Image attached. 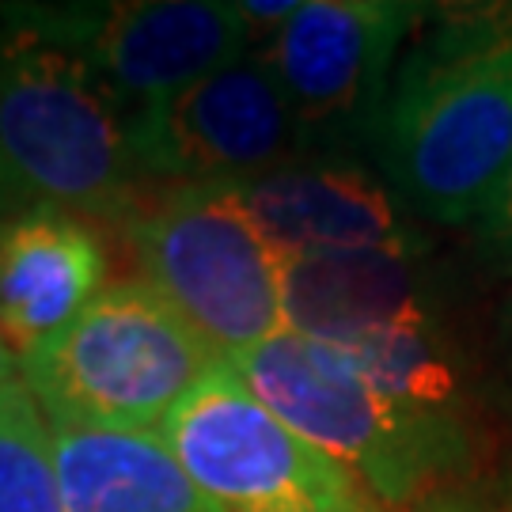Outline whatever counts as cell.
Segmentation results:
<instances>
[{
	"mask_svg": "<svg viewBox=\"0 0 512 512\" xmlns=\"http://www.w3.org/2000/svg\"><path fill=\"white\" fill-rule=\"evenodd\" d=\"M421 251L425 243L285 255V330L330 349H353L384 330L437 323L418 270Z\"/></svg>",
	"mask_w": 512,
	"mask_h": 512,
	"instance_id": "12",
	"label": "cell"
},
{
	"mask_svg": "<svg viewBox=\"0 0 512 512\" xmlns=\"http://www.w3.org/2000/svg\"><path fill=\"white\" fill-rule=\"evenodd\" d=\"M0 512H65L54 429L23 384L0 391Z\"/></svg>",
	"mask_w": 512,
	"mask_h": 512,
	"instance_id": "15",
	"label": "cell"
},
{
	"mask_svg": "<svg viewBox=\"0 0 512 512\" xmlns=\"http://www.w3.org/2000/svg\"><path fill=\"white\" fill-rule=\"evenodd\" d=\"M145 179L164 186L243 183L308 156L289 99L262 54H243L129 122Z\"/></svg>",
	"mask_w": 512,
	"mask_h": 512,
	"instance_id": "9",
	"label": "cell"
},
{
	"mask_svg": "<svg viewBox=\"0 0 512 512\" xmlns=\"http://www.w3.org/2000/svg\"><path fill=\"white\" fill-rule=\"evenodd\" d=\"M141 198L122 110L73 54L0 19V217L50 205L126 224Z\"/></svg>",
	"mask_w": 512,
	"mask_h": 512,
	"instance_id": "2",
	"label": "cell"
},
{
	"mask_svg": "<svg viewBox=\"0 0 512 512\" xmlns=\"http://www.w3.org/2000/svg\"><path fill=\"white\" fill-rule=\"evenodd\" d=\"M12 384H23V372H19V357L0 334V391H8Z\"/></svg>",
	"mask_w": 512,
	"mask_h": 512,
	"instance_id": "17",
	"label": "cell"
},
{
	"mask_svg": "<svg viewBox=\"0 0 512 512\" xmlns=\"http://www.w3.org/2000/svg\"><path fill=\"white\" fill-rule=\"evenodd\" d=\"M65 512H220L160 437L54 429Z\"/></svg>",
	"mask_w": 512,
	"mask_h": 512,
	"instance_id": "13",
	"label": "cell"
},
{
	"mask_svg": "<svg viewBox=\"0 0 512 512\" xmlns=\"http://www.w3.org/2000/svg\"><path fill=\"white\" fill-rule=\"evenodd\" d=\"M368 152L410 217L478 224L512 164V8L433 19L395 69Z\"/></svg>",
	"mask_w": 512,
	"mask_h": 512,
	"instance_id": "1",
	"label": "cell"
},
{
	"mask_svg": "<svg viewBox=\"0 0 512 512\" xmlns=\"http://www.w3.org/2000/svg\"><path fill=\"white\" fill-rule=\"evenodd\" d=\"M220 361L148 281L122 277L23 357L19 372L50 429L148 433Z\"/></svg>",
	"mask_w": 512,
	"mask_h": 512,
	"instance_id": "4",
	"label": "cell"
},
{
	"mask_svg": "<svg viewBox=\"0 0 512 512\" xmlns=\"http://www.w3.org/2000/svg\"><path fill=\"white\" fill-rule=\"evenodd\" d=\"M281 255L421 243L387 183L346 156H300L243 183H220Z\"/></svg>",
	"mask_w": 512,
	"mask_h": 512,
	"instance_id": "10",
	"label": "cell"
},
{
	"mask_svg": "<svg viewBox=\"0 0 512 512\" xmlns=\"http://www.w3.org/2000/svg\"><path fill=\"white\" fill-rule=\"evenodd\" d=\"M349 365L365 376L387 399L418 410H448L456 414L459 376L452 353L444 349L437 323H414L372 334L353 349H338Z\"/></svg>",
	"mask_w": 512,
	"mask_h": 512,
	"instance_id": "14",
	"label": "cell"
},
{
	"mask_svg": "<svg viewBox=\"0 0 512 512\" xmlns=\"http://www.w3.org/2000/svg\"><path fill=\"white\" fill-rule=\"evenodd\" d=\"M0 19L73 54L122 118L133 122L255 50L239 4H0Z\"/></svg>",
	"mask_w": 512,
	"mask_h": 512,
	"instance_id": "7",
	"label": "cell"
},
{
	"mask_svg": "<svg viewBox=\"0 0 512 512\" xmlns=\"http://www.w3.org/2000/svg\"><path fill=\"white\" fill-rule=\"evenodd\" d=\"M137 277L224 361L285 334V255L228 186H160L126 217Z\"/></svg>",
	"mask_w": 512,
	"mask_h": 512,
	"instance_id": "5",
	"label": "cell"
},
{
	"mask_svg": "<svg viewBox=\"0 0 512 512\" xmlns=\"http://www.w3.org/2000/svg\"><path fill=\"white\" fill-rule=\"evenodd\" d=\"M228 365L258 403L349 467L384 509L418 505L475 463L459 414L387 399L338 349L293 330L236 353Z\"/></svg>",
	"mask_w": 512,
	"mask_h": 512,
	"instance_id": "3",
	"label": "cell"
},
{
	"mask_svg": "<svg viewBox=\"0 0 512 512\" xmlns=\"http://www.w3.org/2000/svg\"><path fill=\"white\" fill-rule=\"evenodd\" d=\"M110 258L92 220L65 209L0 217V334L19 361L107 289Z\"/></svg>",
	"mask_w": 512,
	"mask_h": 512,
	"instance_id": "11",
	"label": "cell"
},
{
	"mask_svg": "<svg viewBox=\"0 0 512 512\" xmlns=\"http://www.w3.org/2000/svg\"><path fill=\"white\" fill-rule=\"evenodd\" d=\"M478 239H482V251L497 270L512 274V164L501 186L494 190L490 205H486V213L478 217Z\"/></svg>",
	"mask_w": 512,
	"mask_h": 512,
	"instance_id": "16",
	"label": "cell"
},
{
	"mask_svg": "<svg viewBox=\"0 0 512 512\" xmlns=\"http://www.w3.org/2000/svg\"><path fill=\"white\" fill-rule=\"evenodd\" d=\"M433 8L406 0H308L255 54L289 99L308 156L372 148L403 42Z\"/></svg>",
	"mask_w": 512,
	"mask_h": 512,
	"instance_id": "8",
	"label": "cell"
},
{
	"mask_svg": "<svg viewBox=\"0 0 512 512\" xmlns=\"http://www.w3.org/2000/svg\"><path fill=\"white\" fill-rule=\"evenodd\" d=\"M220 512H387L349 467L258 403L220 361L160 425Z\"/></svg>",
	"mask_w": 512,
	"mask_h": 512,
	"instance_id": "6",
	"label": "cell"
}]
</instances>
